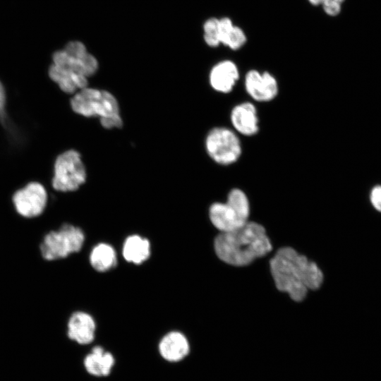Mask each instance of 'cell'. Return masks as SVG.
Masks as SVG:
<instances>
[{
    "mask_svg": "<svg viewBox=\"0 0 381 381\" xmlns=\"http://www.w3.org/2000/svg\"><path fill=\"white\" fill-rule=\"evenodd\" d=\"M190 351L188 341L180 332L173 331L165 334L159 343L161 356L169 362H179L185 358Z\"/></svg>",
    "mask_w": 381,
    "mask_h": 381,
    "instance_id": "14",
    "label": "cell"
},
{
    "mask_svg": "<svg viewBox=\"0 0 381 381\" xmlns=\"http://www.w3.org/2000/svg\"><path fill=\"white\" fill-rule=\"evenodd\" d=\"M324 11L330 16H337L341 8V4L336 1H326L322 4Z\"/></svg>",
    "mask_w": 381,
    "mask_h": 381,
    "instance_id": "22",
    "label": "cell"
},
{
    "mask_svg": "<svg viewBox=\"0 0 381 381\" xmlns=\"http://www.w3.org/2000/svg\"><path fill=\"white\" fill-rule=\"evenodd\" d=\"M244 83L247 93L258 102H270L278 94L277 81L267 71L260 73L257 70H250L245 76Z\"/></svg>",
    "mask_w": 381,
    "mask_h": 381,
    "instance_id": "10",
    "label": "cell"
},
{
    "mask_svg": "<svg viewBox=\"0 0 381 381\" xmlns=\"http://www.w3.org/2000/svg\"><path fill=\"white\" fill-rule=\"evenodd\" d=\"M53 64L87 78L94 75L98 69L96 58L87 50L70 52L64 49L57 51L53 55Z\"/></svg>",
    "mask_w": 381,
    "mask_h": 381,
    "instance_id": "9",
    "label": "cell"
},
{
    "mask_svg": "<svg viewBox=\"0 0 381 381\" xmlns=\"http://www.w3.org/2000/svg\"><path fill=\"white\" fill-rule=\"evenodd\" d=\"M96 325L93 318L84 311L73 312L66 322L67 337L80 345L91 343L95 335Z\"/></svg>",
    "mask_w": 381,
    "mask_h": 381,
    "instance_id": "11",
    "label": "cell"
},
{
    "mask_svg": "<svg viewBox=\"0 0 381 381\" xmlns=\"http://www.w3.org/2000/svg\"><path fill=\"white\" fill-rule=\"evenodd\" d=\"M238 78V68L236 64L230 60H224L215 64L209 76L211 87L224 94L232 91Z\"/></svg>",
    "mask_w": 381,
    "mask_h": 381,
    "instance_id": "13",
    "label": "cell"
},
{
    "mask_svg": "<svg viewBox=\"0 0 381 381\" xmlns=\"http://www.w3.org/2000/svg\"><path fill=\"white\" fill-rule=\"evenodd\" d=\"M114 363V356L99 346H95L83 361L87 373L95 377L108 376Z\"/></svg>",
    "mask_w": 381,
    "mask_h": 381,
    "instance_id": "15",
    "label": "cell"
},
{
    "mask_svg": "<svg viewBox=\"0 0 381 381\" xmlns=\"http://www.w3.org/2000/svg\"><path fill=\"white\" fill-rule=\"evenodd\" d=\"M370 201L373 207L381 212V186H377L372 190Z\"/></svg>",
    "mask_w": 381,
    "mask_h": 381,
    "instance_id": "23",
    "label": "cell"
},
{
    "mask_svg": "<svg viewBox=\"0 0 381 381\" xmlns=\"http://www.w3.org/2000/svg\"><path fill=\"white\" fill-rule=\"evenodd\" d=\"M49 75L61 90L66 93H75L87 87L88 78L54 64L49 68Z\"/></svg>",
    "mask_w": 381,
    "mask_h": 381,
    "instance_id": "16",
    "label": "cell"
},
{
    "mask_svg": "<svg viewBox=\"0 0 381 381\" xmlns=\"http://www.w3.org/2000/svg\"><path fill=\"white\" fill-rule=\"evenodd\" d=\"M326 1H330V0H323L322 3ZM332 1H338V2L341 4L344 0H332Z\"/></svg>",
    "mask_w": 381,
    "mask_h": 381,
    "instance_id": "26",
    "label": "cell"
},
{
    "mask_svg": "<svg viewBox=\"0 0 381 381\" xmlns=\"http://www.w3.org/2000/svg\"><path fill=\"white\" fill-rule=\"evenodd\" d=\"M205 148L208 155L222 165L235 163L242 152L238 137L225 127H215L209 131L205 139Z\"/></svg>",
    "mask_w": 381,
    "mask_h": 381,
    "instance_id": "7",
    "label": "cell"
},
{
    "mask_svg": "<svg viewBox=\"0 0 381 381\" xmlns=\"http://www.w3.org/2000/svg\"><path fill=\"white\" fill-rule=\"evenodd\" d=\"M230 119L234 129L241 135L251 136L259 131L257 110L251 102H245L235 106Z\"/></svg>",
    "mask_w": 381,
    "mask_h": 381,
    "instance_id": "12",
    "label": "cell"
},
{
    "mask_svg": "<svg viewBox=\"0 0 381 381\" xmlns=\"http://www.w3.org/2000/svg\"><path fill=\"white\" fill-rule=\"evenodd\" d=\"M122 254L126 261L141 264L150 255V242L139 235H131L123 243Z\"/></svg>",
    "mask_w": 381,
    "mask_h": 381,
    "instance_id": "17",
    "label": "cell"
},
{
    "mask_svg": "<svg viewBox=\"0 0 381 381\" xmlns=\"http://www.w3.org/2000/svg\"><path fill=\"white\" fill-rule=\"evenodd\" d=\"M71 106L75 113L83 116L98 117L104 128H121L123 125L119 103L107 90L86 87L75 94Z\"/></svg>",
    "mask_w": 381,
    "mask_h": 381,
    "instance_id": "3",
    "label": "cell"
},
{
    "mask_svg": "<svg viewBox=\"0 0 381 381\" xmlns=\"http://www.w3.org/2000/svg\"><path fill=\"white\" fill-rule=\"evenodd\" d=\"M234 25L232 20L228 17L219 19V35L220 43L225 45L227 39L231 32Z\"/></svg>",
    "mask_w": 381,
    "mask_h": 381,
    "instance_id": "21",
    "label": "cell"
},
{
    "mask_svg": "<svg viewBox=\"0 0 381 381\" xmlns=\"http://www.w3.org/2000/svg\"><path fill=\"white\" fill-rule=\"evenodd\" d=\"M270 264L277 289L295 301H301L309 289L315 290L322 283L323 274L318 265L292 248L279 249Z\"/></svg>",
    "mask_w": 381,
    "mask_h": 381,
    "instance_id": "1",
    "label": "cell"
},
{
    "mask_svg": "<svg viewBox=\"0 0 381 381\" xmlns=\"http://www.w3.org/2000/svg\"><path fill=\"white\" fill-rule=\"evenodd\" d=\"M11 200L16 212L20 217L32 219L44 212L48 203V195L42 185L32 182L18 190Z\"/></svg>",
    "mask_w": 381,
    "mask_h": 381,
    "instance_id": "8",
    "label": "cell"
},
{
    "mask_svg": "<svg viewBox=\"0 0 381 381\" xmlns=\"http://www.w3.org/2000/svg\"><path fill=\"white\" fill-rule=\"evenodd\" d=\"M90 263L98 272H105L112 269L117 262L114 248L108 243L96 245L90 253Z\"/></svg>",
    "mask_w": 381,
    "mask_h": 381,
    "instance_id": "18",
    "label": "cell"
},
{
    "mask_svg": "<svg viewBox=\"0 0 381 381\" xmlns=\"http://www.w3.org/2000/svg\"><path fill=\"white\" fill-rule=\"evenodd\" d=\"M250 206L245 193L232 189L226 202L213 203L209 210L212 224L221 232L238 229L248 222Z\"/></svg>",
    "mask_w": 381,
    "mask_h": 381,
    "instance_id": "5",
    "label": "cell"
},
{
    "mask_svg": "<svg viewBox=\"0 0 381 381\" xmlns=\"http://www.w3.org/2000/svg\"><path fill=\"white\" fill-rule=\"evenodd\" d=\"M203 38L205 43L212 47H217L220 43L219 35V19L208 18L203 24Z\"/></svg>",
    "mask_w": 381,
    "mask_h": 381,
    "instance_id": "19",
    "label": "cell"
},
{
    "mask_svg": "<svg viewBox=\"0 0 381 381\" xmlns=\"http://www.w3.org/2000/svg\"><path fill=\"white\" fill-rule=\"evenodd\" d=\"M5 104V92L4 87L0 83V114H2L4 111Z\"/></svg>",
    "mask_w": 381,
    "mask_h": 381,
    "instance_id": "24",
    "label": "cell"
},
{
    "mask_svg": "<svg viewBox=\"0 0 381 381\" xmlns=\"http://www.w3.org/2000/svg\"><path fill=\"white\" fill-rule=\"evenodd\" d=\"M84 242L85 234L79 226L64 223L44 236L40 249L44 260H59L80 251Z\"/></svg>",
    "mask_w": 381,
    "mask_h": 381,
    "instance_id": "4",
    "label": "cell"
},
{
    "mask_svg": "<svg viewBox=\"0 0 381 381\" xmlns=\"http://www.w3.org/2000/svg\"><path fill=\"white\" fill-rule=\"evenodd\" d=\"M214 246L218 258L234 266L248 265L272 250L265 228L253 222H248L232 231L221 232L215 238Z\"/></svg>",
    "mask_w": 381,
    "mask_h": 381,
    "instance_id": "2",
    "label": "cell"
},
{
    "mask_svg": "<svg viewBox=\"0 0 381 381\" xmlns=\"http://www.w3.org/2000/svg\"><path fill=\"white\" fill-rule=\"evenodd\" d=\"M246 42V36L244 31L241 28L234 25L225 46L232 50H238L245 44Z\"/></svg>",
    "mask_w": 381,
    "mask_h": 381,
    "instance_id": "20",
    "label": "cell"
},
{
    "mask_svg": "<svg viewBox=\"0 0 381 381\" xmlns=\"http://www.w3.org/2000/svg\"><path fill=\"white\" fill-rule=\"evenodd\" d=\"M85 168L78 152L70 150L56 158L52 181L53 188L56 190H76L85 183Z\"/></svg>",
    "mask_w": 381,
    "mask_h": 381,
    "instance_id": "6",
    "label": "cell"
},
{
    "mask_svg": "<svg viewBox=\"0 0 381 381\" xmlns=\"http://www.w3.org/2000/svg\"><path fill=\"white\" fill-rule=\"evenodd\" d=\"M308 1L313 6L322 5L323 0H308Z\"/></svg>",
    "mask_w": 381,
    "mask_h": 381,
    "instance_id": "25",
    "label": "cell"
}]
</instances>
